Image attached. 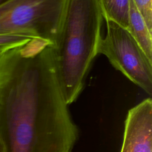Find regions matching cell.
Wrapping results in <instances>:
<instances>
[{"label":"cell","mask_w":152,"mask_h":152,"mask_svg":"<svg viewBox=\"0 0 152 152\" xmlns=\"http://www.w3.org/2000/svg\"><path fill=\"white\" fill-rule=\"evenodd\" d=\"M103 17L98 0H67L53 44L59 83L68 105L81 94L102 38Z\"/></svg>","instance_id":"7a4b0ae2"},{"label":"cell","mask_w":152,"mask_h":152,"mask_svg":"<svg viewBox=\"0 0 152 152\" xmlns=\"http://www.w3.org/2000/svg\"><path fill=\"white\" fill-rule=\"evenodd\" d=\"M130 0H98L103 18L128 29Z\"/></svg>","instance_id":"52a82bcc"},{"label":"cell","mask_w":152,"mask_h":152,"mask_svg":"<svg viewBox=\"0 0 152 152\" xmlns=\"http://www.w3.org/2000/svg\"><path fill=\"white\" fill-rule=\"evenodd\" d=\"M152 61V33L148 30L142 15L132 0L129 1L128 27L127 29Z\"/></svg>","instance_id":"8992f818"},{"label":"cell","mask_w":152,"mask_h":152,"mask_svg":"<svg viewBox=\"0 0 152 152\" xmlns=\"http://www.w3.org/2000/svg\"><path fill=\"white\" fill-rule=\"evenodd\" d=\"M0 152H6L5 145L3 142L2 139L1 137V135H0Z\"/></svg>","instance_id":"30bf717a"},{"label":"cell","mask_w":152,"mask_h":152,"mask_svg":"<svg viewBox=\"0 0 152 152\" xmlns=\"http://www.w3.org/2000/svg\"><path fill=\"white\" fill-rule=\"evenodd\" d=\"M67 0H4L0 2V34H15L54 44Z\"/></svg>","instance_id":"3957f363"},{"label":"cell","mask_w":152,"mask_h":152,"mask_svg":"<svg viewBox=\"0 0 152 152\" xmlns=\"http://www.w3.org/2000/svg\"><path fill=\"white\" fill-rule=\"evenodd\" d=\"M0 135L6 152H73L79 131L52 45L36 42L0 55Z\"/></svg>","instance_id":"6da1fadb"},{"label":"cell","mask_w":152,"mask_h":152,"mask_svg":"<svg viewBox=\"0 0 152 152\" xmlns=\"http://www.w3.org/2000/svg\"><path fill=\"white\" fill-rule=\"evenodd\" d=\"M144 18L150 31L152 33V1L151 0H132Z\"/></svg>","instance_id":"9c48e42d"},{"label":"cell","mask_w":152,"mask_h":152,"mask_svg":"<svg viewBox=\"0 0 152 152\" xmlns=\"http://www.w3.org/2000/svg\"><path fill=\"white\" fill-rule=\"evenodd\" d=\"M120 152H152L151 98L144 99L128 110Z\"/></svg>","instance_id":"5b68a950"},{"label":"cell","mask_w":152,"mask_h":152,"mask_svg":"<svg viewBox=\"0 0 152 152\" xmlns=\"http://www.w3.org/2000/svg\"><path fill=\"white\" fill-rule=\"evenodd\" d=\"M30 39H31L15 34H0V52H4L23 45Z\"/></svg>","instance_id":"ba28073f"},{"label":"cell","mask_w":152,"mask_h":152,"mask_svg":"<svg viewBox=\"0 0 152 152\" xmlns=\"http://www.w3.org/2000/svg\"><path fill=\"white\" fill-rule=\"evenodd\" d=\"M106 33L100 42L98 54L149 96L152 94V61L129 31L118 24L105 20Z\"/></svg>","instance_id":"277c9868"},{"label":"cell","mask_w":152,"mask_h":152,"mask_svg":"<svg viewBox=\"0 0 152 152\" xmlns=\"http://www.w3.org/2000/svg\"><path fill=\"white\" fill-rule=\"evenodd\" d=\"M2 53H3V52H0V55H1Z\"/></svg>","instance_id":"8fae6325"}]
</instances>
